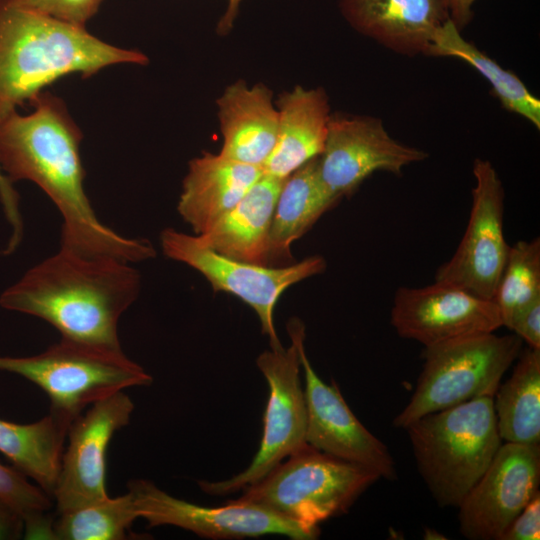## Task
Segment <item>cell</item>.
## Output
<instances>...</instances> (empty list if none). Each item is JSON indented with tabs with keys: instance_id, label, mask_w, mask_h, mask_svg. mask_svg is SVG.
I'll list each match as a JSON object with an SVG mask.
<instances>
[{
	"instance_id": "44dd1931",
	"label": "cell",
	"mask_w": 540,
	"mask_h": 540,
	"mask_svg": "<svg viewBox=\"0 0 540 540\" xmlns=\"http://www.w3.org/2000/svg\"><path fill=\"white\" fill-rule=\"evenodd\" d=\"M284 180L263 174L233 208L196 235L199 241L232 259L269 265L271 222Z\"/></svg>"
},
{
	"instance_id": "f1b7e54d",
	"label": "cell",
	"mask_w": 540,
	"mask_h": 540,
	"mask_svg": "<svg viewBox=\"0 0 540 540\" xmlns=\"http://www.w3.org/2000/svg\"><path fill=\"white\" fill-rule=\"evenodd\" d=\"M103 0H20L25 6L56 20L84 27Z\"/></svg>"
},
{
	"instance_id": "8fae6325",
	"label": "cell",
	"mask_w": 540,
	"mask_h": 540,
	"mask_svg": "<svg viewBox=\"0 0 540 540\" xmlns=\"http://www.w3.org/2000/svg\"><path fill=\"white\" fill-rule=\"evenodd\" d=\"M139 517L149 527L172 525L210 539H242L266 534H281L294 540H312L319 527H307L283 518L263 507L228 500L217 507L190 503L143 479L128 483Z\"/></svg>"
},
{
	"instance_id": "7a4b0ae2",
	"label": "cell",
	"mask_w": 540,
	"mask_h": 540,
	"mask_svg": "<svg viewBox=\"0 0 540 540\" xmlns=\"http://www.w3.org/2000/svg\"><path fill=\"white\" fill-rule=\"evenodd\" d=\"M130 264L60 248L5 289L0 305L48 322L62 338L121 349L118 322L141 288Z\"/></svg>"
},
{
	"instance_id": "e0dca14e",
	"label": "cell",
	"mask_w": 540,
	"mask_h": 540,
	"mask_svg": "<svg viewBox=\"0 0 540 540\" xmlns=\"http://www.w3.org/2000/svg\"><path fill=\"white\" fill-rule=\"evenodd\" d=\"M338 6L358 33L407 56L427 55L450 19L447 0H339Z\"/></svg>"
},
{
	"instance_id": "4fadbf2b",
	"label": "cell",
	"mask_w": 540,
	"mask_h": 540,
	"mask_svg": "<svg viewBox=\"0 0 540 540\" xmlns=\"http://www.w3.org/2000/svg\"><path fill=\"white\" fill-rule=\"evenodd\" d=\"M540 445L505 442L459 506V530L469 540H499L539 493Z\"/></svg>"
},
{
	"instance_id": "d590c367",
	"label": "cell",
	"mask_w": 540,
	"mask_h": 540,
	"mask_svg": "<svg viewBox=\"0 0 540 540\" xmlns=\"http://www.w3.org/2000/svg\"><path fill=\"white\" fill-rule=\"evenodd\" d=\"M442 535L436 532L434 529L426 528L423 537L425 539H446V537H441Z\"/></svg>"
},
{
	"instance_id": "ac0fdd59",
	"label": "cell",
	"mask_w": 540,
	"mask_h": 540,
	"mask_svg": "<svg viewBox=\"0 0 540 540\" xmlns=\"http://www.w3.org/2000/svg\"><path fill=\"white\" fill-rule=\"evenodd\" d=\"M225 158L261 167L276 142L278 111L273 92L263 83L238 80L216 100Z\"/></svg>"
},
{
	"instance_id": "d4e9b609",
	"label": "cell",
	"mask_w": 540,
	"mask_h": 540,
	"mask_svg": "<svg viewBox=\"0 0 540 540\" xmlns=\"http://www.w3.org/2000/svg\"><path fill=\"white\" fill-rule=\"evenodd\" d=\"M427 55L455 57L466 62L489 82L504 109L525 118L540 129V100L514 72L504 69L473 43L465 40L450 19L436 32Z\"/></svg>"
},
{
	"instance_id": "2e32d148",
	"label": "cell",
	"mask_w": 540,
	"mask_h": 540,
	"mask_svg": "<svg viewBox=\"0 0 540 540\" xmlns=\"http://www.w3.org/2000/svg\"><path fill=\"white\" fill-rule=\"evenodd\" d=\"M307 412L306 443L333 457L366 467L379 477L397 478L387 446L352 412L337 383L324 382L314 371L305 347L301 348Z\"/></svg>"
},
{
	"instance_id": "cb8c5ba5",
	"label": "cell",
	"mask_w": 540,
	"mask_h": 540,
	"mask_svg": "<svg viewBox=\"0 0 540 540\" xmlns=\"http://www.w3.org/2000/svg\"><path fill=\"white\" fill-rule=\"evenodd\" d=\"M502 441L540 445V349H522L512 375L493 396Z\"/></svg>"
},
{
	"instance_id": "6da1fadb",
	"label": "cell",
	"mask_w": 540,
	"mask_h": 540,
	"mask_svg": "<svg viewBox=\"0 0 540 540\" xmlns=\"http://www.w3.org/2000/svg\"><path fill=\"white\" fill-rule=\"evenodd\" d=\"M31 103L32 113L15 110L0 119V168L11 182L31 181L52 200L63 217L61 248L128 263L154 257L147 239L123 237L97 218L83 186V136L64 102L43 91Z\"/></svg>"
},
{
	"instance_id": "9c48e42d",
	"label": "cell",
	"mask_w": 540,
	"mask_h": 540,
	"mask_svg": "<svg viewBox=\"0 0 540 540\" xmlns=\"http://www.w3.org/2000/svg\"><path fill=\"white\" fill-rule=\"evenodd\" d=\"M160 243L168 258L201 273L213 290L234 295L249 305L257 314L271 349L283 347L274 325V308L281 295L326 268L325 259L318 255L282 267L239 261L207 247L196 235L171 228L161 232Z\"/></svg>"
},
{
	"instance_id": "d6986e66",
	"label": "cell",
	"mask_w": 540,
	"mask_h": 540,
	"mask_svg": "<svg viewBox=\"0 0 540 540\" xmlns=\"http://www.w3.org/2000/svg\"><path fill=\"white\" fill-rule=\"evenodd\" d=\"M275 105L277 138L262 170L263 174L284 180L322 154L331 113L328 95L321 87L297 85L281 93Z\"/></svg>"
},
{
	"instance_id": "f546056e",
	"label": "cell",
	"mask_w": 540,
	"mask_h": 540,
	"mask_svg": "<svg viewBox=\"0 0 540 540\" xmlns=\"http://www.w3.org/2000/svg\"><path fill=\"white\" fill-rule=\"evenodd\" d=\"M540 494L538 493L513 519L499 540H539Z\"/></svg>"
},
{
	"instance_id": "30bf717a",
	"label": "cell",
	"mask_w": 540,
	"mask_h": 540,
	"mask_svg": "<svg viewBox=\"0 0 540 540\" xmlns=\"http://www.w3.org/2000/svg\"><path fill=\"white\" fill-rule=\"evenodd\" d=\"M475 186L468 225L453 256L435 281L493 300L510 245L504 235V188L489 160L473 162Z\"/></svg>"
},
{
	"instance_id": "4316f807",
	"label": "cell",
	"mask_w": 540,
	"mask_h": 540,
	"mask_svg": "<svg viewBox=\"0 0 540 540\" xmlns=\"http://www.w3.org/2000/svg\"><path fill=\"white\" fill-rule=\"evenodd\" d=\"M540 299V239L518 241L510 246L493 302L502 326L511 329L517 317Z\"/></svg>"
},
{
	"instance_id": "277c9868",
	"label": "cell",
	"mask_w": 540,
	"mask_h": 540,
	"mask_svg": "<svg viewBox=\"0 0 540 540\" xmlns=\"http://www.w3.org/2000/svg\"><path fill=\"white\" fill-rule=\"evenodd\" d=\"M418 471L441 507H458L502 444L493 397L427 414L404 428Z\"/></svg>"
},
{
	"instance_id": "7c38bea8",
	"label": "cell",
	"mask_w": 540,
	"mask_h": 540,
	"mask_svg": "<svg viewBox=\"0 0 540 540\" xmlns=\"http://www.w3.org/2000/svg\"><path fill=\"white\" fill-rule=\"evenodd\" d=\"M427 157L393 139L377 117L336 113L329 119L318 169L326 188L340 199L377 171L400 176L404 167Z\"/></svg>"
},
{
	"instance_id": "1f68e13d",
	"label": "cell",
	"mask_w": 540,
	"mask_h": 540,
	"mask_svg": "<svg viewBox=\"0 0 540 540\" xmlns=\"http://www.w3.org/2000/svg\"><path fill=\"white\" fill-rule=\"evenodd\" d=\"M510 330L529 347L540 349V299L534 301L517 317Z\"/></svg>"
},
{
	"instance_id": "7402d4cb",
	"label": "cell",
	"mask_w": 540,
	"mask_h": 540,
	"mask_svg": "<svg viewBox=\"0 0 540 540\" xmlns=\"http://www.w3.org/2000/svg\"><path fill=\"white\" fill-rule=\"evenodd\" d=\"M318 158L302 165L283 182L271 222L268 262L290 258L293 242L339 200L322 182Z\"/></svg>"
},
{
	"instance_id": "484cf974",
	"label": "cell",
	"mask_w": 540,
	"mask_h": 540,
	"mask_svg": "<svg viewBox=\"0 0 540 540\" xmlns=\"http://www.w3.org/2000/svg\"><path fill=\"white\" fill-rule=\"evenodd\" d=\"M139 518L132 493L106 498L83 508L59 513L53 520L52 539L124 540L132 523Z\"/></svg>"
},
{
	"instance_id": "83f0119b",
	"label": "cell",
	"mask_w": 540,
	"mask_h": 540,
	"mask_svg": "<svg viewBox=\"0 0 540 540\" xmlns=\"http://www.w3.org/2000/svg\"><path fill=\"white\" fill-rule=\"evenodd\" d=\"M0 499L11 506L24 521L28 539H50L53 520L48 516L51 497L35 486L14 466L0 463Z\"/></svg>"
},
{
	"instance_id": "d6a6232c",
	"label": "cell",
	"mask_w": 540,
	"mask_h": 540,
	"mask_svg": "<svg viewBox=\"0 0 540 540\" xmlns=\"http://www.w3.org/2000/svg\"><path fill=\"white\" fill-rule=\"evenodd\" d=\"M24 535L23 518L0 499V540L19 539Z\"/></svg>"
},
{
	"instance_id": "52a82bcc",
	"label": "cell",
	"mask_w": 540,
	"mask_h": 540,
	"mask_svg": "<svg viewBox=\"0 0 540 540\" xmlns=\"http://www.w3.org/2000/svg\"><path fill=\"white\" fill-rule=\"evenodd\" d=\"M522 344L515 333L490 332L424 347L423 368L415 390L394 418L393 426L404 429L427 414L475 398L493 397Z\"/></svg>"
},
{
	"instance_id": "3957f363",
	"label": "cell",
	"mask_w": 540,
	"mask_h": 540,
	"mask_svg": "<svg viewBox=\"0 0 540 540\" xmlns=\"http://www.w3.org/2000/svg\"><path fill=\"white\" fill-rule=\"evenodd\" d=\"M145 65L138 50L102 41L84 27L41 14L20 2L0 0V119L32 101L56 80L90 77L115 64Z\"/></svg>"
},
{
	"instance_id": "9a60e30c",
	"label": "cell",
	"mask_w": 540,
	"mask_h": 540,
	"mask_svg": "<svg viewBox=\"0 0 540 540\" xmlns=\"http://www.w3.org/2000/svg\"><path fill=\"white\" fill-rule=\"evenodd\" d=\"M390 320L400 337L424 347L502 327L493 300L436 281L424 287L398 288Z\"/></svg>"
},
{
	"instance_id": "8992f818",
	"label": "cell",
	"mask_w": 540,
	"mask_h": 540,
	"mask_svg": "<svg viewBox=\"0 0 540 540\" xmlns=\"http://www.w3.org/2000/svg\"><path fill=\"white\" fill-rule=\"evenodd\" d=\"M0 371L17 374L39 386L50 399V412L70 421L103 398L152 383L151 375L122 349L62 337L34 356H0Z\"/></svg>"
},
{
	"instance_id": "603a6c76",
	"label": "cell",
	"mask_w": 540,
	"mask_h": 540,
	"mask_svg": "<svg viewBox=\"0 0 540 540\" xmlns=\"http://www.w3.org/2000/svg\"><path fill=\"white\" fill-rule=\"evenodd\" d=\"M71 423L69 419L51 412L30 424L0 419V452L50 497L57 483Z\"/></svg>"
},
{
	"instance_id": "ffe728a7",
	"label": "cell",
	"mask_w": 540,
	"mask_h": 540,
	"mask_svg": "<svg viewBox=\"0 0 540 540\" xmlns=\"http://www.w3.org/2000/svg\"><path fill=\"white\" fill-rule=\"evenodd\" d=\"M263 175L261 167L203 152L189 162L177 210L195 235L233 208Z\"/></svg>"
},
{
	"instance_id": "836d02e7",
	"label": "cell",
	"mask_w": 540,
	"mask_h": 540,
	"mask_svg": "<svg viewBox=\"0 0 540 540\" xmlns=\"http://www.w3.org/2000/svg\"><path fill=\"white\" fill-rule=\"evenodd\" d=\"M476 0H447L449 17L456 28L461 31L473 19L472 6Z\"/></svg>"
},
{
	"instance_id": "5bb4252c",
	"label": "cell",
	"mask_w": 540,
	"mask_h": 540,
	"mask_svg": "<svg viewBox=\"0 0 540 540\" xmlns=\"http://www.w3.org/2000/svg\"><path fill=\"white\" fill-rule=\"evenodd\" d=\"M134 404L123 391L103 398L77 416L69 426L52 497L57 512L65 513L108 498L106 453L115 432L128 425Z\"/></svg>"
},
{
	"instance_id": "e575fe53",
	"label": "cell",
	"mask_w": 540,
	"mask_h": 540,
	"mask_svg": "<svg viewBox=\"0 0 540 540\" xmlns=\"http://www.w3.org/2000/svg\"><path fill=\"white\" fill-rule=\"evenodd\" d=\"M242 1L243 0H227L225 12L216 26L217 33L220 36H225L232 30L238 17Z\"/></svg>"
},
{
	"instance_id": "4dcf8cb0",
	"label": "cell",
	"mask_w": 540,
	"mask_h": 540,
	"mask_svg": "<svg viewBox=\"0 0 540 540\" xmlns=\"http://www.w3.org/2000/svg\"><path fill=\"white\" fill-rule=\"evenodd\" d=\"M0 201L5 216L12 227V235L9 248L13 249L21 239L23 223L19 210L18 195L15 192L12 182L7 178L0 168Z\"/></svg>"
},
{
	"instance_id": "5b68a950",
	"label": "cell",
	"mask_w": 540,
	"mask_h": 540,
	"mask_svg": "<svg viewBox=\"0 0 540 540\" xmlns=\"http://www.w3.org/2000/svg\"><path fill=\"white\" fill-rule=\"evenodd\" d=\"M374 471L308 444L277 465L235 500L263 507L292 522L319 527L346 513L379 479Z\"/></svg>"
},
{
	"instance_id": "ba28073f",
	"label": "cell",
	"mask_w": 540,
	"mask_h": 540,
	"mask_svg": "<svg viewBox=\"0 0 540 540\" xmlns=\"http://www.w3.org/2000/svg\"><path fill=\"white\" fill-rule=\"evenodd\" d=\"M287 330L291 340L287 348L266 350L256 359L269 388L259 449L250 465L233 477L198 481L201 490L207 494L225 496L241 491L307 445V412L300 379L305 327L301 320L292 318Z\"/></svg>"
}]
</instances>
